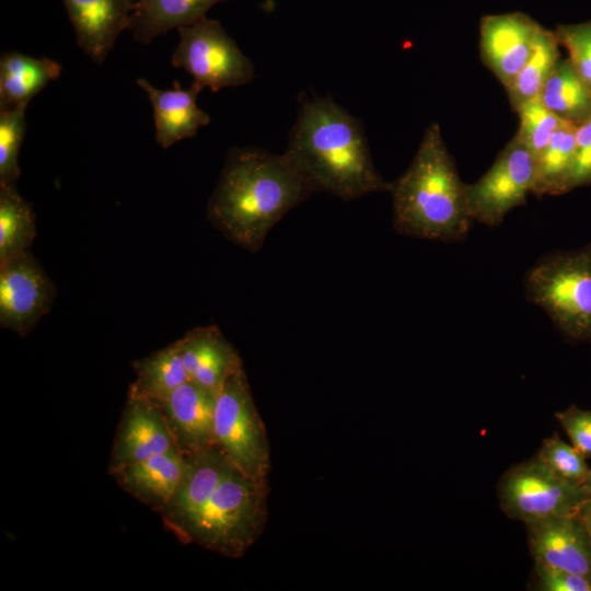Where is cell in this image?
<instances>
[{
	"instance_id": "obj_1",
	"label": "cell",
	"mask_w": 591,
	"mask_h": 591,
	"mask_svg": "<svg viewBox=\"0 0 591 591\" xmlns=\"http://www.w3.org/2000/svg\"><path fill=\"white\" fill-rule=\"evenodd\" d=\"M283 155L313 193L352 200L390 192L376 171L361 121L332 97L301 95Z\"/></svg>"
},
{
	"instance_id": "obj_2",
	"label": "cell",
	"mask_w": 591,
	"mask_h": 591,
	"mask_svg": "<svg viewBox=\"0 0 591 591\" xmlns=\"http://www.w3.org/2000/svg\"><path fill=\"white\" fill-rule=\"evenodd\" d=\"M311 194L283 153L232 148L207 204V218L231 242L255 253L271 228Z\"/></svg>"
},
{
	"instance_id": "obj_3",
	"label": "cell",
	"mask_w": 591,
	"mask_h": 591,
	"mask_svg": "<svg viewBox=\"0 0 591 591\" xmlns=\"http://www.w3.org/2000/svg\"><path fill=\"white\" fill-rule=\"evenodd\" d=\"M465 185L456 171L438 123L425 130L407 170L392 183L393 225L403 235L442 242L468 234Z\"/></svg>"
},
{
	"instance_id": "obj_4",
	"label": "cell",
	"mask_w": 591,
	"mask_h": 591,
	"mask_svg": "<svg viewBox=\"0 0 591 591\" xmlns=\"http://www.w3.org/2000/svg\"><path fill=\"white\" fill-rule=\"evenodd\" d=\"M266 497V480L254 479L232 465L182 542H195L232 558L242 556L263 531Z\"/></svg>"
},
{
	"instance_id": "obj_5",
	"label": "cell",
	"mask_w": 591,
	"mask_h": 591,
	"mask_svg": "<svg viewBox=\"0 0 591 591\" xmlns=\"http://www.w3.org/2000/svg\"><path fill=\"white\" fill-rule=\"evenodd\" d=\"M524 289L564 335L591 339V244L541 258L526 273Z\"/></svg>"
},
{
	"instance_id": "obj_6",
	"label": "cell",
	"mask_w": 591,
	"mask_h": 591,
	"mask_svg": "<svg viewBox=\"0 0 591 591\" xmlns=\"http://www.w3.org/2000/svg\"><path fill=\"white\" fill-rule=\"evenodd\" d=\"M213 430L216 443L235 467L254 479L266 480L268 440L243 363L227 376L216 395Z\"/></svg>"
},
{
	"instance_id": "obj_7",
	"label": "cell",
	"mask_w": 591,
	"mask_h": 591,
	"mask_svg": "<svg viewBox=\"0 0 591 591\" xmlns=\"http://www.w3.org/2000/svg\"><path fill=\"white\" fill-rule=\"evenodd\" d=\"M177 30L179 40L171 63L188 72L201 89L207 86L211 92H218L253 80V62L219 21L204 18Z\"/></svg>"
},
{
	"instance_id": "obj_8",
	"label": "cell",
	"mask_w": 591,
	"mask_h": 591,
	"mask_svg": "<svg viewBox=\"0 0 591 591\" xmlns=\"http://www.w3.org/2000/svg\"><path fill=\"white\" fill-rule=\"evenodd\" d=\"M505 513L524 524L557 517H578L591 495L556 476L536 456L511 467L499 484Z\"/></svg>"
},
{
	"instance_id": "obj_9",
	"label": "cell",
	"mask_w": 591,
	"mask_h": 591,
	"mask_svg": "<svg viewBox=\"0 0 591 591\" xmlns=\"http://www.w3.org/2000/svg\"><path fill=\"white\" fill-rule=\"evenodd\" d=\"M536 161L514 135L490 169L475 183L465 185L473 221L498 227L508 212L523 205L532 193Z\"/></svg>"
},
{
	"instance_id": "obj_10",
	"label": "cell",
	"mask_w": 591,
	"mask_h": 591,
	"mask_svg": "<svg viewBox=\"0 0 591 591\" xmlns=\"http://www.w3.org/2000/svg\"><path fill=\"white\" fill-rule=\"evenodd\" d=\"M56 287L31 251L0 263V325L21 336L49 312Z\"/></svg>"
},
{
	"instance_id": "obj_11",
	"label": "cell",
	"mask_w": 591,
	"mask_h": 591,
	"mask_svg": "<svg viewBox=\"0 0 591 591\" xmlns=\"http://www.w3.org/2000/svg\"><path fill=\"white\" fill-rule=\"evenodd\" d=\"M541 26L523 12L491 14L480 19V59L505 89L530 58Z\"/></svg>"
},
{
	"instance_id": "obj_12",
	"label": "cell",
	"mask_w": 591,
	"mask_h": 591,
	"mask_svg": "<svg viewBox=\"0 0 591 591\" xmlns=\"http://www.w3.org/2000/svg\"><path fill=\"white\" fill-rule=\"evenodd\" d=\"M185 460L181 482L158 512L164 525L181 541L233 465L218 444L185 456Z\"/></svg>"
},
{
	"instance_id": "obj_13",
	"label": "cell",
	"mask_w": 591,
	"mask_h": 591,
	"mask_svg": "<svg viewBox=\"0 0 591 591\" xmlns=\"http://www.w3.org/2000/svg\"><path fill=\"white\" fill-rule=\"evenodd\" d=\"M177 449L159 405L129 387L108 472Z\"/></svg>"
},
{
	"instance_id": "obj_14",
	"label": "cell",
	"mask_w": 591,
	"mask_h": 591,
	"mask_svg": "<svg viewBox=\"0 0 591 591\" xmlns=\"http://www.w3.org/2000/svg\"><path fill=\"white\" fill-rule=\"evenodd\" d=\"M155 403L177 450L184 456L217 444L213 430L215 394L188 380Z\"/></svg>"
},
{
	"instance_id": "obj_15",
	"label": "cell",
	"mask_w": 591,
	"mask_h": 591,
	"mask_svg": "<svg viewBox=\"0 0 591 591\" xmlns=\"http://www.w3.org/2000/svg\"><path fill=\"white\" fill-rule=\"evenodd\" d=\"M525 525L535 563L591 579V543L578 517L548 518Z\"/></svg>"
},
{
	"instance_id": "obj_16",
	"label": "cell",
	"mask_w": 591,
	"mask_h": 591,
	"mask_svg": "<svg viewBox=\"0 0 591 591\" xmlns=\"http://www.w3.org/2000/svg\"><path fill=\"white\" fill-rule=\"evenodd\" d=\"M80 49L102 65L119 34L129 28L134 0H62Z\"/></svg>"
},
{
	"instance_id": "obj_17",
	"label": "cell",
	"mask_w": 591,
	"mask_h": 591,
	"mask_svg": "<svg viewBox=\"0 0 591 591\" xmlns=\"http://www.w3.org/2000/svg\"><path fill=\"white\" fill-rule=\"evenodd\" d=\"M136 83L149 97L155 140L163 149L195 137L200 127L210 123V116L197 105V96L202 89L196 83L182 89L179 82L174 81L173 89L169 90L158 89L143 78L137 79Z\"/></svg>"
},
{
	"instance_id": "obj_18",
	"label": "cell",
	"mask_w": 591,
	"mask_h": 591,
	"mask_svg": "<svg viewBox=\"0 0 591 591\" xmlns=\"http://www.w3.org/2000/svg\"><path fill=\"white\" fill-rule=\"evenodd\" d=\"M185 456L173 449L108 474L128 494L159 512L171 499L185 471Z\"/></svg>"
},
{
	"instance_id": "obj_19",
	"label": "cell",
	"mask_w": 591,
	"mask_h": 591,
	"mask_svg": "<svg viewBox=\"0 0 591 591\" xmlns=\"http://www.w3.org/2000/svg\"><path fill=\"white\" fill-rule=\"evenodd\" d=\"M60 72L61 65L47 57L3 51L0 57V108L28 104L49 82L58 79Z\"/></svg>"
},
{
	"instance_id": "obj_20",
	"label": "cell",
	"mask_w": 591,
	"mask_h": 591,
	"mask_svg": "<svg viewBox=\"0 0 591 591\" xmlns=\"http://www.w3.org/2000/svg\"><path fill=\"white\" fill-rule=\"evenodd\" d=\"M224 1L228 0H138L128 31L136 42L148 45L159 35L206 18L212 5Z\"/></svg>"
},
{
	"instance_id": "obj_21",
	"label": "cell",
	"mask_w": 591,
	"mask_h": 591,
	"mask_svg": "<svg viewBox=\"0 0 591 591\" xmlns=\"http://www.w3.org/2000/svg\"><path fill=\"white\" fill-rule=\"evenodd\" d=\"M576 127L570 123L561 121L548 144L535 159V179L532 194L557 196L571 190Z\"/></svg>"
},
{
	"instance_id": "obj_22",
	"label": "cell",
	"mask_w": 591,
	"mask_h": 591,
	"mask_svg": "<svg viewBox=\"0 0 591 591\" xmlns=\"http://www.w3.org/2000/svg\"><path fill=\"white\" fill-rule=\"evenodd\" d=\"M538 96L563 121L578 126L591 117V92L568 58L558 61Z\"/></svg>"
},
{
	"instance_id": "obj_23",
	"label": "cell",
	"mask_w": 591,
	"mask_h": 591,
	"mask_svg": "<svg viewBox=\"0 0 591 591\" xmlns=\"http://www.w3.org/2000/svg\"><path fill=\"white\" fill-rule=\"evenodd\" d=\"M554 31L541 26L534 49L514 80L505 89L512 109L540 95L560 58Z\"/></svg>"
},
{
	"instance_id": "obj_24",
	"label": "cell",
	"mask_w": 591,
	"mask_h": 591,
	"mask_svg": "<svg viewBox=\"0 0 591 591\" xmlns=\"http://www.w3.org/2000/svg\"><path fill=\"white\" fill-rule=\"evenodd\" d=\"M137 374L130 389L157 402L190 380L177 343H173L132 363Z\"/></svg>"
},
{
	"instance_id": "obj_25",
	"label": "cell",
	"mask_w": 591,
	"mask_h": 591,
	"mask_svg": "<svg viewBox=\"0 0 591 591\" xmlns=\"http://www.w3.org/2000/svg\"><path fill=\"white\" fill-rule=\"evenodd\" d=\"M35 235L32 205L15 185L0 184V263L28 251Z\"/></svg>"
},
{
	"instance_id": "obj_26",
	"label": "cell",
	"mask_w": 591,
	"mask_h": 591,
	"mask_svg": "<svg viewBox=\"0 0 591 591\" xmlns=\"http://www.w3.org/2000/svg\"><path fill=\"white\" fill-rule=\"evenodd\" d=\"M28 104L0 108V184L16 185L19 153L24 140Z\"/></svg>"
},
{
	"instance_id": "obj_27",
	"label": "cell",
	"mask_w": 591,
	"mask_h": 591,
	"mask_svg": "<svg viewBox=\"0 0 591 591\" xmlns=\"http://www.w3.org/2000/svg\"><path fill=\"white\" fill-rule=\"evenodd\" d=\"M515 112L520 117L515 136L536 159L563 120L544 106L540 96L523 103Z\"/></svg>"
},
{
	"instance_id": "obj_28",
	"label": "cell",
	"mask_w": 591,
	"mask_h": 591,
	"mask_svg": "<svg viewBox=\"0 0 591 591\" xmlns=\"http://www.w3.org/2000/svg\"><path fill=\"white\" fill-rule=\"evenodd\" d=\"M535 456L556 476L572 485L581 486L591 470L586 456L556 434L542 442Z\"/></svg>"
},
{
	"instance_id": "obj_29",
	"label": "cell",
	"mask_w": 591,
	"mask_h": 591,
	"mask_svg": "<svg viewBox=\"0 0 591 591\" xmlns=\"http://www.w3.org/2000/svg\"><path fill=\"white\" fill-rule=\"evenodd\" d=\"M559 45L591 92V20L576 24H560L555 30Z\"/></svg>"
},
{
	"instance_id": "obj_30",
	"label": "cell",
	"mask_w": 591,
	"mask_h": 591,
	"mask_svg": "<svg viewBox=\"0 0 591 591\" xmlns=\"http://www.w3.org/2000/svg\"><path fill=\"white\" fill-rule=\"evenodd\" d=\"M227 341L216 325L194 328L176 340L189 378Z\"/></svg>"
},
{
	"instance_id": "obj_31",
	"label": "cell",
	"mask_w": 591,
	"mask_h": 591,
	"mask_svg": "<svg viewBox=\"0 0 591 591\" xmlns=\"http://www.w3.org/2000/svg\"><path fill=\"white\" fill-rule=\"evenodd\" d=\"M242 363L236 350L228 341L194 373L190 380L217 395L227 376Z\"/></svg>"
},
{
	"instance_id": "obj_32",
	"label": "cell",
	"mask_w": 591,
	"mask_h": 591,
	"mask_svg": "<svg viewBox=\"0 0 591 591\" xmlns=\"http://www.w3.org/2000/svg\"><path fill=\"white\" fill-rule=\"evenodd\" d=\"M555 417L571 440V444L582 455L591 457V410L570 406L557 412Z\"/></svg>"
},
{
	"instance_id": "obj_33",
	"label": "cell",
	"mask_w": 591,
	"mask_h": 591,
	"mask_svg": "<svg viewBox=\"0 0 591 591\" xmlns=\"http://www.w3.org/2000/svg\"><path fill=\"white\" fill-rule=\"evenodd\" d=\"M534 572L542 591H591V579L566 569L535 563Z\"/></svg>"
},
{
	"instance_id": "obj_34",
	"label": "cell",
	"mask_w": 591,
	"mask_h": 591,
	"mask_svg": "<svg viewBox=\"0 0 591 591\" xmlns=\"http://www.w3.org/2000/svg\"><path fill=\"white\" fill-rule=\"evenodd\" d=\"M591 184V117L576 127L575 163L571 190Z\"/></svg>"
},
{
	"instance_id": "obj_35",
	"label": "cell",
	"mask_w": 591,
	"mask_h": 591,
	"mask_svg": "<svg viewBox=\"0 0 591 591\" xmlns=\"http://www.w3.org/2000/svg\"><path fill=\"white\" fill-rule=\"evenodd\" d=\"M578 518L580 519L581 523L583 524L589 538L591 543V497L590 499L582 506Z\"/></svg>"
},
{
	"instance_id": "obj_36",
	"label": "cell",
	"mask_w": 591,
	"mask_h": 591,
	"mask_svg": "<svg viewBox=\"0 0 591 591\" xmlns=\"http://www.w3.org/2000/svg\"><path fill=\"white\" fill-rule=\"evenodd\" d=\"M581 487L583 489H586L590 495H591V470L586 478V480L583 482V484L581 485Z\"/></svg>"
}]
</instances>
